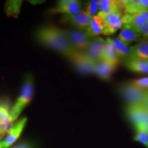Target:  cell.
Returning <instances> with one entry per match:
<instances>
[{
  "label": "cell",
  "instance_id": "cell-1",
  "mask_svg": "<svg viewBox=\"0 0 148 148\" xmlns=\"http://www.w3.org/2000/svg\"><path fill=\"white\" fill-rule=\"evenodd\" d=\"M37 40L42 45L58 51L68 58L75 49L66 39L62 29L52 25L40 27L35 32Z\"/></svg>",
  "mask_w": 148,
  "mask_h": 148
},
{
  "label": "cell",
  "instance_id": "cell-2",
  "mask_svg": "<svg viewBox=\"0 0 148 148\" xmlns=\"http://www.w3.org/2000/svg\"><path fill=\"white\" fill-rule=\"evenodd\" d=\"M34 94V80L31 74H28L25 77L19 97H18L15 104L12 106L10 110V119L12 122L20 115L22 110L29 103Z\"/></svg>",
  "mask_w": 148,
  "mask_h": 148
},
{
  "label": "cell",
  "instance_id": "cell-3",
  "mask_svg": "<svg viewBox=\"0 0 148 148\" xmlns=\"http://www.w3.org/2000/svg\"><path fill=\"white\" fill-rule=\"evenodd\" d=\"M119 91L127 106L143 105L147 92V90L138 87L132 82L122 85Z\"/></svg>",
  "mask_w": 148,
  "mask_h": 148
},
{
  "label": "cell",
  "instance_id": "cell-4",
  "mask_svg": "<svg viewBox=\"0 0 148 148\" xmlns=\"http://www.w3.org/2000/svg\"><path fill=\"white\" fill-rule=\"evenodd\" d=\"M68 59L71 61L77 71L84 75L94 73L95 62L92 61L84 51L75 50Z\"/></svg>",
  "mask_w": 148,
  "mask_h": 148
},
{
  "label": "cell",
  "instance_id": "cell-5",
  "mask_svg": "<svg viewBox=\"0 0 148 148\" xmlns=\"http://www.w3.org/2000/svg\"><path fill=\"white\" fill-rule=\"evenodd\" d=\"M123 15V12L118 3V7H116L113 11L104 17L101 18L104 23L105 26L103 34L106 36H110L117 32L119 29L122 28L123 25L122 22Z\"/></svg>",
  "mask_w": 148,
  "mask_h": 148
},
{
  "label": "cell",
  "instance_id": "cell-6",
  "mask_svg": "<svg viewBox=\"0 0 148 148\" xmlns=\"http://www.w3.org/2000/svg\"><path fill=\"white\" fill-rule=\"evenodd\" d=\"M66 39L74 49L77 51H84L91 40L86 35L85 31L62 29Z\"/></svg>",
  "mask_w": 148,
  "mask_h": 148
},
{
  "label": "cell",
  "instance_id": "cell-7",
  "mask_svg": "<svg viewBox=\"0 0 148 148\" xmlns=\"http://www.w3.org/2000/svg\"><path fill=\"white\" fill-rule=\"evenodd\" d=\"M126 114L135 129L144 128L148 117V111L143 105L127 106Z\"/></svg>",
  "mask_w": 148,
  "mask_h": 148
},
{
  "label": "cell",
  "instance_id": "cell-8",
  "mask_svg": "<svg viewBox=\"0 0 148 148\" xmlns=\"http://www.w3.org/2000/svg\"><path fill=\"white\" fill-rule=\"evenodd\" d=\"M92 16L88 14L85 11H81L77 14H71V15H64L61 18L64 23H69L73 26L77 27L79 30L86 31L89 26Z\"/></svg>",
  "mask_w": 148,
  "mask_h": 148
},
{
  "label": "cell",
  "instance_id": "cell-9",
  "mask_svg": "<svg viewBox=\"0 0 148 148\" xmlns=\"http://www.w3.org/2000/svg\"><path fill=\"white\" fill-rule=\"evenodd\" d=\"M123 14H134L148 10V0H119Z\"/></svg>",
  "mask_w": 148,
  "mask_h": 148
},
{
  "label": "cell",
  "instance_id": "cell-10",
  "mask_svg": "<svg viewBox=\"0 0 148 148\" xmlns=\"http://www.w3.org/2000/svg\"><path fill=\"white\" fill-rule=\"evenodd\" d=\"M82 11L80 1L77 0H61L58 1L56 6L51 9L52 14H64V15L77 14Z\"/></svg>",
  "mask_w": 148,
  "mask_h": 148
},
{
  "label": "cell",
  "instance_id": "cell-11",
  "mask_svg": "<svg viewBox=\"0 0 148 148\" xmlns=\"http://www.w3.org/2000/svg\"><path fill=\"white\" fill-rule=\"evenodd\" d=\"M27 122L26 118H23L14 123L13 126L3 140L0 142V148H8L10 147L16 140L19 138L23 132Z\"/></svg>",
  "mask_w": 148,
  "mask_h": 148
},
{
  "label": "cell",
  "instance_id": "cell-12",
  "mask_svg": "<svg viewBox=\"0 0 148 148\" xmlns=\"http://www.w3.org/2000/svg\"><path fill=\"white\" fill-rule=\"evenodd\" d=\"M106 40L101 37H96L91 38L87 48L84 52L92 61L97 62L101 60L103 47Z\"/></svg>",
  "mask_w": 148,
  "mask_h": 148
},
{
  "label": "cell",
  "instance_id": "cell-13",
  "mask_svg": "<svg viewBox=\"0 0 148 148\" xmlns=\"http://www.w3.org/2000/svg\"><path fill=\"white\" fill-rule=\"evenodd\" d=\"M10 101L0 99V127L5 133L8 132L14 124L10 119Z\"/></svg>",
  "mask_w": 148,
  "mask_h": 148
},
{
  "label": "cell",
  "instance_id": "cell-14",
  "mask_svg": "<svg viewBox=\"0 0 148 148\" xmlns=\"http://www.w3.org/2000/svg\"><path fill=\"white\" fill-rule=\"evenodd\" d=\"M144 37L136 32L135 29L130 25H123L121 32L118 35L117 39L121 40L125 44L129 45L132 42L136 41H143Z\"/></svg>",
  "mask_w": 148,
  "mask_h": 148
},
{
  "label": "cell",
  "instance_id": "cell-15",
  "mask_svg": "<svg viewBox=\"0 0 148 148\" xmlns=\"http://www.w3.org/2000/svg\"><path fill=\"white\" fill-rule=\"evenodd\" d=\"M117 65L108 61L100 60L95 63V72L98 77L104 80H108Z\"/></svg>",
  "mask_w": 148,
  "mask_h": 148
},
{
  "label": "cell",
  "instance_id": "cell-16",
  "mask_svg": "<svg viewBox=\"0 0 148 148\" xmlns=\"http://www.w3.org/2000/svg\"><path fill=\"white\" fill-rule=\"evenodd\" d=\"M104 30L105 26L103 20L98 16L95 15L92 18L89 26L85 32L88 37L93 38L104 34Z\"/></svg>",
  "mask_w": 148,
  "mask_h": 148
},
{
  "label": "cell",
  "instance_id": "cell-17",
  "mask_svg": "<svg viewBox=\"0 0 148 148\" xmlns=\"http://www.w3.org/2000/svg\"><path fill=\"white\" fill-rule=\"evenodd\" d=\"M110 42L115 49L119 58L124 61L130 58H134L132 54V49L129 45L125 44L117 38H109Z\"/></svg>",
  "mask_w": 148,
  "mask_h": 148
},
{
  "label": "cell",
  "instance_id": "cell-18",
  "mask_svg": "<svg viewBox=\"0 0 148 148\" xmlns=\"http://www.w3.org/2000/svg\"><path fill=\"white\" fill-rule=\"evenodd\" d=\"M101 60L108 61L112 62L116 65H118L120 62V58L117 53L112 45V42H110L109 38H107L106 40L104 47H103L102 53H101Z\"/></svg>",
  "mask_w": 148,
  "mask_h": 148
},
{
  "label": "cell",
  "instance_id": "cell-19",
  "mask_svg": "<svg viewBox=\"0 0 148 148\" xmlns=\"http://www.w3.org/2000/svg\"><path fill=\"white\" fill-rule=\"evenodd\" d=\"M123 63L127 69L133 72L148 73V63L147 61L134 58L124 60Z\"/></svg>",
  "mask_w": 148,
  "mask_h": 148
},
{
  "label": "cell",
  "instance_id": "cell-20",
  "mask_svg": "<svg viewBox=\"0 0 148 148\" xmlns=\"http://www.w3.org/2000/svg\"><path fill=\"white\" fill-rule=\"evenodd\" d=\"M133 57L140 60L148 61V39L140 41L131 47Z\"/></svg>",
  "mask_w": 148,
  "mask_h": 148
},
{
  "label": "cell",
  "instance_id": "cell-21",
  "mask_svg": "<svg viewBox=\"0 0 148 148\" xmlns=\"http://www.w3.org/2000/svg\"><path fill=\"white\" fill-rule=\"evenodd\" d=\"M116 7H118L117 1L114 0H99V11L97 16L102 18L110 14Z\"/></svg>",
  "mask_w": 148,
  "mask_h": 148
},
{
  "label": "cell",
  "instance_id": "cell-22",
  "mask_svg": "<svg viewBox=\"0 0 148 148\" xmlns=\"http://www.w3.org/2000/svg\"><path fill=\"white\" fill-rule=\"evenodd\" d=\"M21 1H9L5 5V12L8 15L17 16L20 12V8L21 5Z\"/></svg>",
  "mask_w": 148,
  "mask_h": 148
},
{
  "label": "cell",
  "instance_id": "cell-23",
  "mask_svg": "<svg viewBox=\"0 0 148 148\" xmlns=\"http://www.w3.org/2000/svg\"><path fill=\"white\" fill-rule=\"evenodd\" d=\"M134 140L143 144L146 148H148V132L143 128L136 130Z\"/></svg>",
  "mask_w": 148,
  "mask_h": 148
},
{
  "label": "cell",
  "instance_id": "cell-24",
  "mask_svg": "<svg viewBox=\"0 0 148 148\" xmlns=\"http://www.w3.org/2000/svg\"><path fill=\"white\" fill-rule=\"evenodd\" d=\"M99 0H91L88 1L86 3L85 6V12H86L88 14L93 17L94 16L97 15L98 11H99Z\"/></svg>",
  "mask_w": 148,
  "mask_h": 148
},
{
  "label": "cell",
  "instance_id": "cell-25",
  "mask_svg": "<svg viewBox=\"0 0 148 148\" xmlns=\"http://www.w3.org/2000/svg\"><path fill=\"white\" fill-rule=\"evenodd\" d=\"M133 84L148 91V77H143L132 81Z\"/></svg>",
  "mask_w": 148,
  "mask_h": 148
},
{
  "label": "cell",
  "instance_id": "cell-26",
  "mask_svg": "<svg viewBox=\"0 0 148 148\" xmlns=\"http://www.w3.org/2000/svg\"><path fill=\"white\" fill-rule=\"evenodd\" d=\"M12 148H33V145L29 143H22Z\"/></svg>",
  "mask_w": 148,
  "mask_h": 148
},
{
  "label": "cell",
  "instance_id": "cell-27",
  "mask_svg": "<svg viewBox=\"0 0 148 148\" xmlns=\"http://www.w3.org/2000/svg\"><path fill=\"white\" fill-rule=\"evenodd\" d=\"M143 106L145 107L146 110L148 111V91L147 92V95L145 96V100H144V102L143 103Z\"/></svg>",
  "mask_w": 148,
  "mask_h": 148
},
{
  "label": "cell",
  "instance_id": "cell-28",
  "mask_svg": "<svg viewBox=\"0 0 148 148\" xmlns=\"http://www.w3.org/2000/svg\"><path fill=\"white\" fill-rule=\"evenodd\" d=\"M5 135V132H3V131L2 130V129L1 128V127H0V140L2 138V137L3 136Z\"/></svg>",
  "mask_w": 148,
  "mask_h": 148
},
{
  "label": "cell",
  "instance_id": "cell-29",
  "mask_svg": "<svg viewBox=\"0 0 148 148\" xmlns=\"http://www.w3.org/2000/svg\"><path fill=\"white\" fill-rule=\"evenodd\" d=\"M143 129L146 130H147V132H148V117H147V121H146L145 125V126H144V128Z\"/></svg>",
  "mask_w": 148,
  "mask_h": 148
},
{
  "label": "cell",
  "instance_id": "cell-30",
  "mask_svg": "<svg viewBox=\"0 0 148 148\" xmlns=\"http://www.w3.org/2000/svg\"><path fill=\"white\" fill-rule=\"evenodd\" d=\"M147 63H148V61H147Z\"/></svg>",
  "mask_w": 148,
  "mask_h": 148
}]
</instances>
